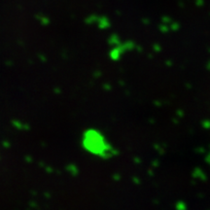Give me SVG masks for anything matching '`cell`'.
<instances>
[{
    "label": "cell",
    "mask_w": 210,
    "mask_h": 210,
    "mask_svg": "<svg viewBox=\"0 0 210 210\" xmlns=\"http://www.w3.org/2000/svg\"><path fill=\"white\" fill-rule=\"evenodd\" d=\"M85 149L98 156H108L112 148L108 144L104 136L97 130H88L84 136Z\"/></svg>",
    "instance_id": "1"
}]
</instances>
